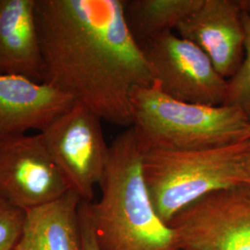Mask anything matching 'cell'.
<instances>
[{"label":"cell","mask_w":250,"mask_h":250,"mask_svg":"<svg viewBox=\"0 0 250 250\" xmlns=\"http://www.w3.org/2000/svg\"><path fill=\"white\" fill-rule=\"evenodd\" d=\"M125 0H36L43 73L49 84L107 124L133 125L131 95L154 78L125 21Z\"/></svg>","instance_id":"1"},{"label":"cell","mask_w":250,"mask_h":250,"mask_svg":"<svg viewBox=\"0 0 250 250\" xmlns=\"http://www.w3.org/2000/svg\"><path fill=\"white\" fill-rule=\"evenodd\" d=\"M101 196L83 201L101 250H180L170 225L153 205L142 170V150L131 126L109 146Z\"/></svg>","instance_id":"2"},{"label":"cell","mask_w":250,"mask_h":250,"mask_svg":"<svg viewBox=\"0 0 250 250\" xmlns=\"http://www.w3.org/2000/svg\"><path fill=\"white\" fill-rule=\"evenodd\" d=\"M133 125L141 150H192L243 141L250 118L232 105L207 106L165 95L153 83L131 95Z\"/></svg>","instance_id":"3"},{"label":"cell","mask_w":250,"mask_h":250,"mask_svg":"<svg viewBox=\"0 0 250 250\" xmlns=\"http://www.w3.org/2000/svg\"><path fill=\"white\" fill-rule=\"evenodd\" d=\"M250 139L192 149L142 151L144 178L153 205L169 224L181 210L216 191L243 186Z\"/></svg>","instance_id":"4"},{"label":"cell","mask_w":250,"mask_h":250,"mask_svg":"<svg viewBox=\"0 0 250 250\" xmlns=\"http://www.w3.org/2000/svg\"><path fill=\"white\" fill-rule=\"evenodd\" d=\"M102 120L79 102L41 133L69 190L82 201L92 202L107 167L109 146Z\"/></svg>","instance_id":"5"},{"label":"cell","mask_w":250,"mask_h":250,"mask_svg":"<svg viewBox=\"0 0 250 250\" xmlns=\"http://www.w3.org/2000/svg\"><path fill=\"white\" fill-rule=\"evenodd\" d=\"M141 46L154 83L165 95L194 104H225L227 80L194 43L168 32L152 37Z\"/></svg>","instance_id":"6"},{"label":"cell","mask_w":250,"mask_h":250,"mask_svg":"<svg viewBox=\"0 0 250 250\" xmlns=\"http://www.w3.org/2000/svg\"><path fill=\"white\" fill-rule=\"evenodd\" d=\"M168 224L180 250H250V187L208 194Z\"/></svg>","instance_id":"7"},{"label":"cell","mask_w":250,"mask_h":250,"mask_svg":"<svg viewBox=\"0 0 250 250\" xmlns=\"http://www.w3.org/2000/svg\"><path fill=\"white\" fill-rule=\"evenodd\" d=\"M68 191L41 133L0 140V197L26 211Z\"/></svg>","instance_id":"8"},{"label":"cell","mask_w":250,"mask_h":250,"mask_svg":"<svg viewBox=\"0 0 250 250\" xmlns=\"http://www.w3.org/2000/svg\"><path fill=\"white\" fill-rule=\"evenodd\" d=\"M175 31L201 48L226 80L241 66L246 34L237 0H204Z\"/></svg>","instance_id":"9"},{"label":"cell","mask_w":250,"mask_h":250,"mask_svg":"<svg viewBox=\"0 0 250 250\" xmlns=\"http://www.w3.org/2000/svg\"><path fill=\"white\" fill-rule=\"evenodd\" d=\"M76 101L45 83L0 74V140L43 133Z\"/></svg>","instance_id":"10"},{"label":"cell","mask_w":250,"mask_h":250,"mask_svg":"<svg viewBox=\"0 0 250 250\" xmlns=\"http://www.w3.org/2000/svg\"><path fill=\"white\" fill-rule=\"evenodd\" d=\"M36 0H0V74L42 83Z\"/></svg>","instance_id":"11"},{"label":"cell","mask_w":250,"mask_h":250,"mask_svg":"<svg viewBox=\"0 0 250 250\" xmlns=\"http://www.w3.org/2000/svg\"><path fill=\"white\" fill-rule=\"evenodd\" d=\"M81 198L69 190L45 205L24 211V222L14 250H83Z\"/></svg>","instance_id":"12"},{"label":"cell","mask_w":250,"mask_h":250,"mask_svg":"<svg viewBox=\"0 0 250 250\" xmlns=\"http://www.w3.org/2000/svg\"><path fill=\"white\" fill-rule=\"evenodd\" d=\"M204 0H125V21L141 45L152 37L173 32Z\"/></svg>","instance_id":"13"},{"label":"cell","mask_w":250,"mask_h":250,"mask_svg":"<svg viewBox=\"0 0 250 250\" xmlns=\"http://www.w3.org/2000/svg\"><path fill=\"white\" fill-rule=\"evenodd\" d=\"M245 27V54L241 66L227 80V97L224 105L240 107L250 118V17L243 13Z\"/></svg>","instance_id":"14"},{"label":"cell","mask_w":250,"mask_h":250,"mask_svg":"<svg viewBox=\"0 0 250 250\" xmlns=\"http://www.w3.org/2000/svg\"><path fill=\"white\" fill-rule=\"evenodd\" d=\"M25 212L0 197V250H14L17 245Z\"/></svg>","instance_id":"15"},{"label":"cell","mask_w":250,"mask_h":250,"mask_svg":"<svg viewBox=\"0 0 250 250\" xmlns=\"http://www.w3.org/2000/svg\"><path fill=\"white\" fill-rule=\"evenodd\" d=\"M79 219L83 240V250H101L96 237L89 213L83 201H81L79 206Z\"/></svg>","instance_id":"16"},{"label":"cell","mask_w":250,"mask_h":250,"mask_svg":"<svg viewBox=\"0 0 250 250\" xmlns=\"http://www.w3.org/2000/svg\"><path fill=\"white\" fill-rule=\"evenodd\" d=\"M243 186L250 187V150L243 165Z\"/></svg>","instance_id":"17"},{"label":"cell","mask_w":250,"mask_h":250,"mask_svg":"<svg viewBox=\"0 0 250 250\" xmlns=\"http://www.w3.org/2000/svg\"><path fill=\"white\" fill-rule=\"evenodd\" d=\"M244 14L250 17V0H237Z\"/></svg>","instance_id":"18"},{"label":"cell","mask_w":250,"mask_h":250,"mask_svg":"<svg viewBox=\"0 0 250 250\" xmlns=\"http://www.w3.org/2000/svg\"><path fill=\"white\" fill-rule=\"evenodd\" d=\"M248 139H250V125L248 126L247 130L245 131L244 135H243V139H242V140H248Z\"/></svg>","instance_id":"19"}]
</instances>
